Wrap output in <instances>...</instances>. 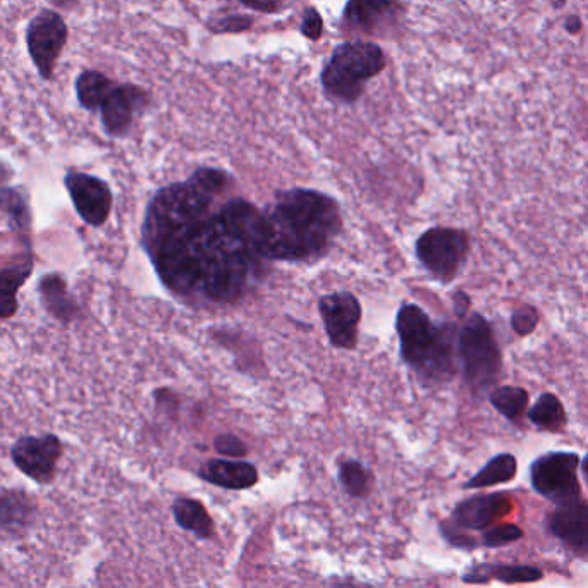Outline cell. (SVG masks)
<instances>
[{"label": "cell", "mask_w": 588, "mask_h": 588, "mask_svg": "<svg viewBox=\"0 0 588 588\" xmlns=\"http://www.w3.org/2000/svg\"><path fill=\"white\" fill-rule=\"evenodd\" d=\"M215 200L190 179L155 191L141 224V246L169 293L227 305L252 288L265 260L227 227Z\"/></svg>", "instance_id": "obj_1"}, {"label": "cell", "mask_w": 588, "mask_h": 588, "mask_svg": "<svg viewBox=\"0 0 588 588\" xmlns=\"http://www.w3.org/2000/svg\"><path fill=\"white\" fill-rule=\"evenodd\" d=\"M341 231L336 198L308 188L277 191L264 210L260 253L265 262H315L329 253Z\"/></svg>", "instance_id": "obj_2"}, {"label": "cell", "mask_w": 588, "mask_h": 588, "mask_svg": "<svg viewBox=\"0 0 588 588\" xmlns=\"http://www.w3.org/2000/svg\"><path fill=\"white\" fill-rule=\"evenodd\" d=\"M399 353L403 362L429 386L448 384L460 365L456 355V332L451 324H435L429 313L415 303L401 305L396 315Z\"/></svg>", "instance_id": "obj_3"}, {"label": "cell", "mask_w": 588, "mask_h": 588, "mask_svg": "<svg viewBox=\"0 0 588 588\" xmlns=\"http://www.w3.org/2000/svg\"><path fill=\"white\" fill-rule=\"evenodd\" d=\"M456 355L466 384L477 396L489 394L503 375V353L482 313L470 312L456 332Z\"/></svg>", "instance_id": "obj_4"}, {"label": "cell", "mask_w": 588, "mask_h": 588, "mask_svg": "<svg viewBox=\"0 0 588 588\" xmlns=\"http://www.w3.org/2000/svg\"><path fill=\"white\" fill-rule=\"evenodd\" d=\"M386 68V56L379 45L346 42L337 45L331 61L322 71V86L327 97L353 104L362 97L365 83Z\"/></svg>", "instance_id": "obj_5"}, {"label": "cell", "mask_w": 588, "mask_h": 588, "mask_svg": "<svg viewBox=\"0 0 588 588\" xmlns=\"http://www.w3.org/2000/svg\"><path fill=\"white\" fill-rule=\"evenodd\" d=\"M472 250V241L465 229L458 227H430L420 234L415 253L423 269L442 284L460 276Z\"/></svg>", "instance_id": "obj_6"}, {"label": "cell", "mask_w": 588, "mask_h": 588, "mask_svg": "<svg viewBox=\"0 0 588 588\" xmlns=\"http://www.w3.org/2000/svg\"><path fill=\"white\" fill-rule=\"evenodd\" d=\"M580 456L566 451L547 453L533 461L530 480L533 489L556 506L575 503L582 499L578 480Z\"/></svg>", "instance_id": "obj_7"}, {"label": "cell", "mask_w": 588, "mask_h": 588, "mask_svg": "<svg viewBox=\"0 0 588 588\" xmlns=\"http://www.w3.org/2000/svg\"><path fill=\"white\" fill-rule=\"evenodd\" d=\"M319 313L329 343L337 350H355L360 336L362 303L348 291L320 296Z\"/></svg>", "instance_id": "obj_8"}, {"label": "cell", "mask_w": 588, "mask_h": 588, "mask_svg": "<svg viewBox=\"0 0 588 588\" xmlns=\"http://www.w3.org/2000/svg\"><path fill=\"white\" fill-rule=\"evenodd\" d=\"M68 42V26L64 19L52 11H42L31 19L26 31V43L31 59L45 80H50L61 56L64 45Z\"/></svg>", "instance_id": "obj_9"}, {"label": "cell", "mask_w": 588, "mask_h": 588, "mask_svg": "<svg viewBox=\"0 0 588 588\" xmlns=\"http://www.w3.org/2000/svg\"><path fill=\"white\" fill-rule=\"evenodd\" d=\"M61 456L62 442L54 434L26 435L11 448L14 465L37 484H50L56 478Z\"/></svg>", "instance_id": "obj_10"}, {"label": "cell", "mask_w": 588, "mask_h": 588, "mask_svg": "<svg viewBox=\"0 0 588 588\" xmlns=\"http://www.w3.org/2000/svg\"><path fill=\"white\" fill-rule=\"evenodd\" d=\"M71 202L81 219L90 226H104L112 212V191L104 179L80 171L64 176Z\"/></svg>", "instance_id": "obj_11"}, {"label": "cell", "mask_w": 588, "mask_h": 588, "mask_svg": "<svg viewBox=\"0 0 588 588\" xmlns=\"http://www.w3.org/2000/svg\"><path fill=\"white\" fill-rule=\"evenodd\" d=\"M405 7L399 0H350L344 7L343 19L351 30L365 35H387L401 23Z\"/></svg>", "instance_id": "obj_12"}, {"label": "cell", "mask_w": 588, "mask_h": 588, "mask_svg": "<svg viewBox=\"0 0 588 588\" xmlns=\"http://www.w3.org/2000/svg\"><path fill=\"white\" fill-rule=\"evenodd\" d=\"M513 508V501L506 492H494L484 496L470 497L454 508L449 523L465 532H480L501 520Z\"/></svg>", "instance_id": "obj_13"}, {"label": "cell", "mask_w": 588, "mask_h": 588, "mask_svg": "<svg viewBox=\"0 0 588 588\" xmlns=\"http://www.w3.org/2000/svg\"><path fill=\"white\" fill-rule=\"evenodd\" d=\"M147 104L148 95L138 86H114V90L107 95L100 107L105 133L116 138L126 135L133 124L136 112Z\"/></svg>", "instance_id": "obj_14"}, {"label": "cell", "mask_w": 588, "mask_h": 588, "mask_svg": "<svg viewBox=\"0 0 588 588\" xmlns=\"http://www.w3.org/2000/svg\"><path fill=\"white\" fill-rule=\"evenodd\" d=\"M549 530L564 546L578 554L588 556V503L578 499L575 503L564 504L554 509L549 520Z\"/></svg>", "instance_id": "obj_15"}, {"label": "cell", "mask_w": 588, "mask_h": 588, "mask_svg": "<svg viewBox=\"0 0 588 588\" xmlns=\"http://www.w3.org/2000/svg\"><path fill=\"white\" fill-rule=\"evenodd\" d=\"M37 521V504L19 489L0 490V532L23 537Z\"/></svg>", "instance_id": "obj_16"}, {"label": "cell", "mask_w": 588, "mask_h": 588, "mask_svg": "<svg viewBox=\"0 0 588 588\" xmlns=\"http://www.w3.org/2000/svg\"><path fill=\"white\" fill-rule=\"evenodd\" d=\"M207 484L226 490L252 489L258 482L257 466L243 460H209L200 468Z\"/></svg>", "instance_id": "obj_17"}, {"label": "cell", "mask_w": 588, "mask_h": 588, "mask_svg": "<svg viewBox=\"0 0 588 588\" xmlns=\"http://www.w3.org/2000/svg\"><path fill=\"white\" fill-rule=\"evenodd\" d=\"M38 291H40V301H42L43 308L54 319L68 324L80 312L78 303L69 293L68 284L59 274L43 276Z\"/></svg>", "instance_id": "obj_18"}, {"label": "cell", "mask_w": 588, "mask_h": 588, "mask_svg": "<svg viewBox=\"0 0 588 588\" xmlns=\"http://www.w3.org/2000/svg\"><path fill=\"white\" fill-rule=\"evenodd\" d=\"M542 578V571L533 566L515 564H480L463 576L465 583H487L499 580L504 583H532Z\"/></svg>", "instance_id": "obj_19"}, {"label": "cell", "mask_w": 588, "mask_h": 588, "mask_svg": "<svg viewBox=\"0 0 588 588\" xmlns=\"http://www.w3.org/2000/svg\"><path fill=\"white\" fill-rule=\"evenodd\" d=\"M527 420L532 423L535 429L542 430V432L559 434V432H563L566 429L568 415H566V410H564L563 401L556 394L544 392L528 408Z\"/></svg>", "instance_id": "obj_20"}, {"label": "cell", "mask_w": 588, "mask_h": 588, "mask_svg": "<svg viewBox=\"0 0 588 588\" xmlns=\"http://www.w3.org/2000/svg\"><path fill=\"white\" fill-rule=\"evenodd\" d=\"M492 408L516 427L523 425L530 408V394L518 386H497L487 394Z\"/></svg>", "instance_id": "obj_21"}, {"label": "cell", "mask_w": 588, "mask_h": 588, "mask_svg": "<svg viewBox=\"0 0 588 588\" xmlns=\"http://www.w3.org/2000/svg\"><path fill=\"white\" fill-rule=\"evenodd\" d=\"M172 516L179 527L186 532L195 533L200 539H209L214 533V521L210 518L209 511L196 499H176L172 504Z\"/></svg>", "instance_id": "obj_22"}, {"label": "cell", "mask_w": 588, "mask_h": 588, "mask_svg": "<svg viewBox=\"0 0 588 588\" xmlns=\"http://www.w3.org/2000/svg\"><path fill=\"white\" fill-rule=\"evenodd\" d=\"M518 463L513 454H497L487 465L475 473L465 484V489H485L492 485L508 484L516 477Z\"/></svg>", "instance_id": "obj_23"}, {"label": "cell", "mask_w": 588, "mask_h": 588, "mask_svg": "<svg viewBox=\"0 0 588 588\" xmlns=\"http://www.w3.org/2000/svg\"><path fill=\"white\" fill-rule=\"evenodd\" d=\"M31 272V262L0 270V319H9L18 310L19 288L25 284Z\"/></svg>", "instance_id": "obj_24"}, {"label": "cell", "mask_w": 588, "mask_h": 588, "mask_svg": "<svg viewBox=\"0 0 588 588\" xmlns=\"http://www.w3.org/2000/svg\"><path fill=\"white\" fill-rule=\"evenodd\" d=\"M114 81L98 71H85L78 76L76 93L86 111H97L104 104L107 95L114 90Z\"/></svg>", "instance_id": "obj_25"}, {"label": "cell", "mask_w": 588, "mask_h": 588, "mask_svg": "<svg viewBox=\"0 0 588 588\" xmlns=\"http://www.w3.org/2000/svg\"><path fill=\"white\" fill-rule=\"evenodd\" d=\"M339 484L343 485L346 494L356 499H363L368 497L374 478L372 473L368 472L367 466L360 463L358 460H346L339 465Z\"/></svg>", "instance_id": "obj_26"}, {"label": "cell", "mask_w": 588, "mask_h": 588, "mask_svg": "<svg viewBox=\"0 0 588 588\" xmlns=\"http://www.w3.org/2000/svg\"><path fill=\"white\" fill-rule=\"evenodd\" d=\"M188 179L200 190L217 198L229 188L231 183V176L224 169H217V167H198L191 172Z\"/></svg>", "instance_id": "obj_27"}, {"label": "cell", "mask_w": 588, "mask_h": 588, "mask_svg": "<svg viewBox=\"0 0 588 588\" xmlns=\"http://www.w3.org/2000/svg\"><path fill=\"white\" fill-rule=\"evenodd\" d=\"M0 210L9 215L11 224L25 227L28 222V207L25 198L16 190H0Z\"/></svg>", "instance_id": "obj_28"}, {"label": "cell", "mask_w": 588, "mask_h": 588, "mask_svg": "<svg viewBox=\"0 0 588 588\" xmlns=\"http://www.w3.org/2000/svg\"><path fill=\"white\" fill-rule=\"evenodd\" d=\"M521 537H523V532L520 527H516L513 523H501V525L484 530L480 544L485 547H503L513 544Z\"/></svg>", "instance_id": "obj_29"}, {"label": "cell", "mask_w": 588, "mask_h": 588, "mask_svg": "<svg viewBox=\"0 0 588 588\" xmlns=\"http://www.w3.org/2000/svg\"><path fill=\"white\" fill-rule=\"evenodd\" d=\"M537 325H539V312L535 307L523 305V307H518L515 312L511 313V329L518 336L532 334L537 329Z\"/></svg>", "instance_id": "obj_30"}, {"label": "cell", "mask_w": 588, "mask_h": 588, "mask_svg": "<svg viewBox=\"0 0 588 588\" xmlns=\"http://www.w3.org/2000/svg\"><path fill=\"white\" fill-rule=\"evenodd\" d=\"M214 449L221 456L233 458V460H243L248 454V446L234 434L217 435L214 439Z\"/></svg>", "instance_id": "obj_31"}, {"label": "cell", "mask_w": 588, "mask_h": 588, "mask_svg": "<svg viewBox=\"0 0 588 588\" xmlns=\"http://www.w3.org/2000/svg\"><path fill=\"white\" fill-rule=\"evenodd\" d=\"M441 532L451 546L460 547V549H475L478 546L477 540L473 539L472 535H468L465 530L454 527L449 521H442Z\"/></svg>", "instance_id": "obj_32"}, {"label": "cell", "mask_w": 588, "mask_h": 588, "mask_svg": "<svg viewBox=\"0 0 588 588\" xmlns=\"http://www.w3.org/2000/svg\"><path fill=\"white\" fill-rule=\"evenodd\" d=\"M322 31H324L322 16H320L319 11L315 7H310L307 13H305L303 23H301V33L305 37L310 38L312 42H317L322 37Z\"/></svg>", "instance_id": "obj_33"}, {"label": "cell", "mask_w": 588, "mask_h": 588, "mask_svg": "<svg viewBox=\"0 0 588 588\" xmlns=\"http://www.w3.org/2000/svg\"><path fill=\"white\" fill-rule=\"evenodd\" d=\"M252 26V19L245 16H227V18L212 23L210 28L217 33H236V31H245Z\"/></svg>", "instance_id": "obj_34"}, {"label": "cell", "mask_w": 588, "mask_h": 588, "mask_svg": "<svg viewBox=\"0 0 588 588\" xmlns=\"http://www.w3.org/2000/svg\"><path fill=\"white\" fill-rule=\"evenodd\" d=\"M243 6L260 13L274 14L286 6L288 0H239Z\"/></svg>", "instance_id": "obj_35"}, {"label": "cell", "mask_w": 588, "mask_h": 588, "mask_svg": "<svg viewBox=\"0 0 588 588\" xmlns=\"http://www.w3.org/2000/svg\"><path fill=\"white\" fill-rule=\"evenodd\" d=\"M453 307L454 313H456V317H458L460 320H463L465 319L466 315L470 313L472 300H470V296H468V294L463 293V291H458V293L454 294L453 296Z\"/></svg>", "instance_id": "obj_36"}, {"label": "cell", "mask_w": 588, "mask_h": 588, "mask_svg": "<svg viewBox=\"0 0 588 588\" xmlns=\"http://www.w3.org/2000/svg\"><path fill=\"white\" fill-rule=\"evenodd\" d=\"M331 588H368L365 585H358V583L353 582H339L336 585H332Z\"/></svg>", "instance_id": "obj_37"}, {"label": "cell", "mask_w": 588, "mask_h": 588, "mask_svg": "<svg viewBox=\"0 0 588 588\" xmlns=\"http://www.w3.org/2000/svg\"><path fill=\"white\" fill-rule=\"evenodd\" d=\"M568 30H570L571 33H576V31H580V19H568Z\"/></svg>", "instance_id": "obj_38"}, {"label": "cell", "mask_w": 588, "mask_h": 588, "mask_svg": "<svg viewBox=\"0 0 588 588\" xmlns=\"http://www.w3.org/2000/svg\"><path fill=\"white\" fill-rule=\"evenodd\" d=\"M582 470H583V473H585V477L588 478V454H587V456H585V460H583Z\"/></svg>", "instance_id": "obj_39"}]
</instances>
